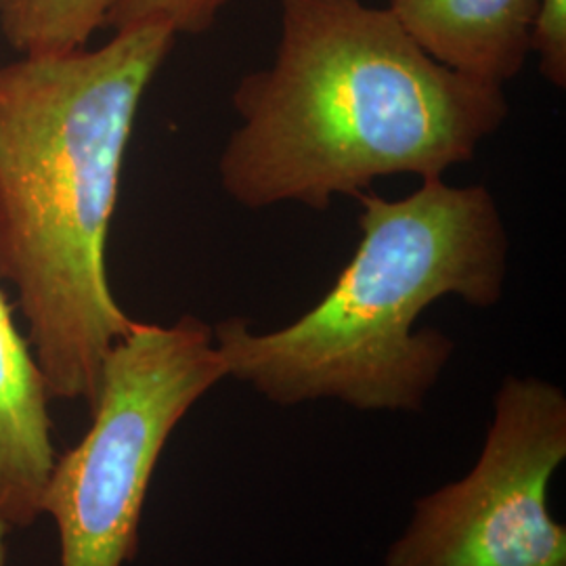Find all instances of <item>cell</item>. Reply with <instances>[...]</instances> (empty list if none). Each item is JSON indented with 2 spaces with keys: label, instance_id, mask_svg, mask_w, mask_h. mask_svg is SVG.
Instances as JSON below:
<instances>
[{
  "label": "cell",
  "instance_id": "4",
  "mask_svg": "<svg viewBox=\"0 0 566 566\" xmlns=\"http://www.w3.org/2000/svg\"><path fill=\"white\" fill-rule=\"evenodd\" d=\"M227 378L212 327L193 315L137 324L105 364L93 424L55 460L42 514L60 531L61 566H124L139 547L143 502L172 430Z\"/></svg>",
  "mask_w": 566,
  "mask_h": 566
},
{
  "label": "cell",
  "instance_id": "2",
  "mask_svg": "<svg viewBox=\"0 0 566 566\" xmlns=\"http://www.w3.org/2000/svg\"><path fill=\"white\" fill-rule=\"evenodd\" d=\"M231 102L219 181L248 210L325 212L380 179H443L510 116L502 86L441 65L364 0H282L275 60Z\"/></svg>",
  "mask_w": 566,
  "mask_h": 566
},
{
  "label": "cell",
  "instance_id": "9",
  "mask_svg": "<svg viewBox=\"0 0 566 566\" xmlns=\"http://www.w3.org/2000/svg\"><path fill=\"white\" fill-rule=\"evenodd\" d=\"M231 0H118L107 25L126 30L164 25L175 34H202Z\"/></svg>",
  "mask_w": 566,
  "mask_h": 566
},
{
  "label": "cell",
  "instance_id": "5",
  "mask_svg": "<svg viewBox=\"0 0 566 566\" xmlns=\"http://www.w3.org/2000/svg\"><path fill=\"white\" fill-rule=\"evenodd\" d=\"M565 460V390L507 376L479 462L418 500L385 566H566V528L547 510Z\"/></svg>",
  "mask_w": 566,
  "mask_h": 566
},
{
  "label": "cell",
  "instance_id": "6",
  "mask_svg": "<svg viewBox=\"0 0 566 566\" xmlns=\"http://www.w3.org/2000/svg\"><path fill=\"white\" fill-rule=\"evenodd\" d=\"M386 11L432 60L504 88L531 55L539 0H388Z\"/></svg>",
  "mask_w": 566,
  "mask_h": 566
},
{
  "label": "cell",
  "instance_id": "3",
  "mask_svg": "<svg viewBox=\"0 0 566 566\" xmlns=\"http://www.w3.org/2000/svg\"><path fill=\"white\" fill-rule=\"evenodd\" d=\"M355 200L361 240L324 298L273 332L224 319L214 344L227 378L271 403L420 411L455 343L432 327L416 332V322L447 296L479 308L502 301L507 227L485 185L426 179L401 200L369 191Z\"/></svg>",
  "mask_w": 566,
  "mask_h": 566
},
{
  "label": "cell",
  "instance_id": "11",
  "mask_svg": "<svg viewBox=\"0 0 566 566\" xmlns=\"http://www.w3.org/2000/svg\"><path fill=\"white\" fill-rule=\"evenodd\" d=\"M9 531V525L0 518V566H4V535Z\"/></svg>",
  "mask_w": 566,
  "mask_h": 566
},
{
  "label": "cell",
  "instance_id": "1",
  "mask_svg": "<svg viewBox=\"0 0 566 566\" xmlns=\"http://www.w3.org/2000/svg\"><path fill=\"white\" fill-rule=\"evenodd\" d=\"M177 34L116 30L99 49L0 65V282L18 296L51 399L95 405L133 325L107 277V235L145 91Z\"/></svg>",
  "mask_w": 566,
  "mask_h": 566
},
{
  "label": "cell",
  "instance_id": "7",
  "mask_svg": "<svg viewBox=\"0 0 566 566\" xmlns=\"http://www.w3.org/2000/svg\"><path fill=\"white\" fill-rule=\"evenodd\" d=\"M49 388L0 287V518L25 528L42 516V495L57 460Z\"/></svg>",
  "mask_w": 566,
  "mask_h": 566
},
{
  "label": "cell",
  "instance_id": "8",
  "mask_svg": "<svg viewBox=\"0 0 566 566\" xmlns=\"http://www.w3.org/2000/svg\"><path fill=\"white\" fill-rule=\"evenodd\" d=\"M118 0H0V32L21 57L84 49Z\"/></svg>",
  "mask_w": 566,
  "mask_h": 566
},
{
  "label": "cell",
  "instance_id": "10",
  "mask_svg": "<svg viewBox=\"0 0 566 566\" xmlns=\"http://www.w3.org/2000/svg\"><path fill=\"white\" fill-rule=\"evenodd\" d=\"M531 53L554 88H566V0H539Z\"/></svg>",
  "mask_w": 566,
  "mask_h": 566
}]
</instances>
